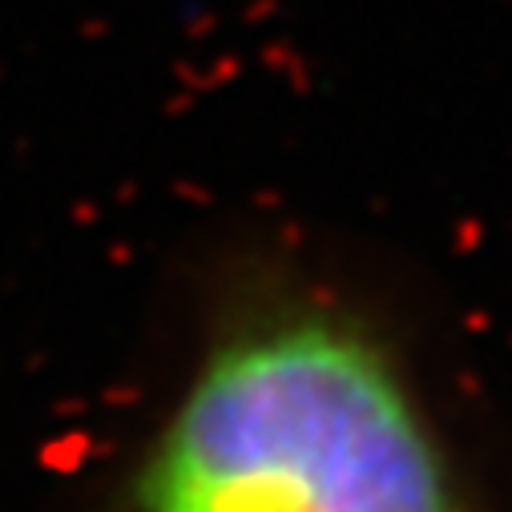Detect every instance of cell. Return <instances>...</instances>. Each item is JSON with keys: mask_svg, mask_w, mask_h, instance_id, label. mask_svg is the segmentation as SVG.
<instances>
[{"mask_svg": "<svg viewBox=\"0 0 512 512\" xmlns=\"http://www.w3.org/2000/svg\"><path fill=\"white\" fill-rule=\"evenodd\" d=\"M121 512H476L400 347L323 295L250 303L202 343Z\"/></svg>", "mask_w": 512, "mask_h": 512, "instance_id": "1", "label": "cell"}]
</instances>
